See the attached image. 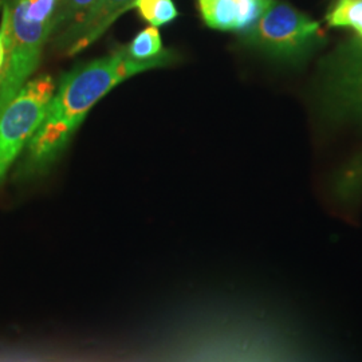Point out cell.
Returning a JSON list of instances; mask_svg holds the SVG:
<instances>
[{
	"instance_id": "4",
	"label": "cell",
	"mask_w": 362,
	"mask_h": 362,
	"mask_svg": "<svg viewBox=\"0 0 362 362\" xmlns=\"http://www.w3.org/2000/svg\"><path fill=\"white\" fill-rule=\"evenodd\" d=\"M320 23L293 6L272 1L245 31V42L279 58L297 57L318 37Z\"/></svg>"
},
{
	"instance_id": "6",
	"label": "cell",
	"mask_w": 362,
	"mask_h": 362,
	"mask_svg": "<svg viewBox=\"0 0 362 362\" xmlns=\"http://www.w3.org/2000/svg\"><path fill=\"white\" fill-rule=\"evenodd\" d=\"M204 23L220 31H246L267 8L240 0H197Z\"/></svg>"
},
{
	"instance_id": "10",
	"label": "cell",
	"mask_w": 362,
	"mask_h": 362,
	"mask_svg": "<svg viewBox=\"0 0 362 362\" xmlns=\"http://www.w3.org/2000/svg\"><path fill=\"white\" fill-rule=\"evenodd\" d=\"M133 8L146 23L157 28L169 25L179 16L173 0H134Z\"/></svg>"
},
{
	"instance_id": "11",
	"label": "cell",
	"mask_w": 362,
	"mask_h": 362,
	"mask_svg": "<svg viewBox=\"0 0 362 362\" xmlns=\"http://www.w3.org/2000/svg\"><path fill=\"white\" fill-rule=\"evenodd\" d=\"M326 21L330 27L354 30L362 39V0H338Z\"/></svg>"
},
{
	"instance_id": "7",
	"label": "cell",
	"mask_w": 362,
	"mask_h": 362,
	"mask_svg": "<svg viewBox=\"0 0 362 362\" xmlns=\"http://www.w3.org/2000/svg\"><path fill=\"white\" fill-rule=\"evenodd\" d=\"M336 93L341 103L362 113V58H354L344 67L337 78Z\"/></svg>"
},
{
	"instance_id": "5",
	"label": "cell",
	"mask_w": 362,
	"mask_h": 362,
	"mask_svg": "<svg viewBox=\"0 0 362 362\" xmlns=\"http://www.w3.org/2000/svg\"><path fill=\"white\" fill-rule=\"evenodd\" d=\"M134 0H95L89 13L76 26L54 39V46L66 55H77L88 49L117 19L133 8Z\"/></svg>"
},
{
	"instance_id": "13",
	"label": "cell",
	"mask_w": 362,
	"mask_h": 362,
	"mask_svg": "<svg viewBox=\"0 0 362 362\" xmlns=\"http://www.w3.org/2000/svg\"><path fill=\"white\" fill-rule=\"evenodd\" d=\"M240 1H246V3H258V4H262V6L269 7L274 0H240Z\"/></svg>"
},
{
	"instance_id": "1",
	"label": "cell",
	"mask_w": 362,
	"mask_h": 362,
	"mask_svg": "<svg viewBox=\"0 0 362 362\" xmlns=\"http://www.w3.org/2000/svg\"><path fill=\"white\" fill-rule=\"evenodd\" d=\"M175 61V52L168 50L157 59L140 62L132 59L125 49L119 47L69 71L59 81L46 116L25 148L21 161L23 172L37 176L50 168L91 109L119 83Z\"/></svg>"
},
{
	"instance_id": "3",
	"label": "cell",
	"mask_w": 362,
	"mask_h": 362,
	"mask_svg": "<svg viewBox=\"0 0 362 362\" xmlns=\"http://www.w3.org/2000/svg\"><path fill=\"white\" fill-rule=\"evenodd\" d=\"M54 93L50 76L30 79L0 113V184L38 129Z\"/></svg>"
},
{
	"instance_id": "9",
	"label": "cell",
	"mask_w": 362,
	"mask_h": 362,
	"mask_svg": "<svg viewBox=\"0 0 362 362\" xmlns=\"http://www.w3.org/2000/svg\"><path fill=\"white\" fill-rule=\"evenodd\" d=\"M124 49L132 59L140 62L153 61L168 52L163 46L158 28L152 26L141 30Z\"/></svg>"
},
{
	"instance_id": "8",
	"label": "cell",
	"mask_w": 362,
	"mask_h": 362,
	"mask_svg": "<svg viewBox=\"0 0 362 362\" xmlns=\"http://www.w3.org/2000/svg\"><path fill=\"white\" fill-rule=\"evenodd\" d=\"M95 0H58L54 18H52V37L50 39L58 38L65 31L78 22L83 19V16L89 13Z\"/></svg>"
},
{
	"instance_id": "12",
	"label": "cell",
	"mask_w": 362,
	"mask_h": 362,
	"mask_svg": "<svg viewBox=\"0 0 362 362\" xmlns=\"http://www.w3.org/2000/svg\"><path fill=\"white\" fill-rule=\"evenodd\" d=\"M4 57H6V47H4V39L1 35V31H0V71L4 65Z\"/></svg>"
},
{
	"instance_id": "2",
	"label": "cell",
	"mask_w": 362,
	"mask_h": 362,
	"mask_svg": "<svg viewBox=\"0 0 362 362\" xmlns=\"http://www.w3.org/2000/svg\"><path fill=\"white\" fill-rule=\"evenodd\" d=\"M52 27V21L28 13L22 0H4L0 31L6 57L0 71V113L37 70Z\"/></svg>"
}]
</instances>
